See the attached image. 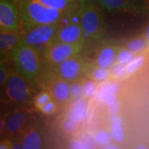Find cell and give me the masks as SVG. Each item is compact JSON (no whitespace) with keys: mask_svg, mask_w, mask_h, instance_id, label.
Returning <instances> with one entry per match:
<instances>
[{"mask_svg":"<svg viewBox=\"0 0 149 149\" xmlns=\"http://www.w3.org/2000/svg\"><path fill=\"white\" fill-rule=\"evenodd\" d=\"M24 77L16 74L9 77L5 85V95L9 101L23 103L31 97V89Z\"/></svg>","mask_w":149,"mask_h":149,"instance_id":"6","label":"cell"},{"mask_svg":"<svg viewBox=\"0 0 149 149\" xmlns=\"http://www.w3.org/2000/svg\"><path fill=\"white\" fill-rule=\"evenodd\" d=\"M111 74V69L96 66L95 68L91 70L89 77L95 81H101L109 79Z\"/></svg>","mask_w":149,"mask_h":149,"instance_id":"18","label":"cell"},{"mask_svg":"<svg viewBox=\"0 0 149 149\" xmlns=\"http://www.w3.org/2000/svg\"><path fill=\"white\" fill-rule=\"evenodd\" d=\"M100 6L109 12L117 13L135 8L133 0H97Z\"/></svg>","mask_w":149,"mask_h":149,"instance_id":"15","label":"cell"},{"mask_svg":"<svg viewBox=\"0 0 149 149\" xmlns=\"http://www.w3.org/2000/svg\"><path fill=\"white\" fill-rule=\"evenodd\" d=\"M107 103L110 111L113 113H117L120 111V104L115 95H112L107 99Z\"/></svg>","mask_w":149,"mask_h":149,"instance_id":"25","label":"cell"},{"mask_svg":"<svg viewBox=\"0 0 149 149\" xmlns=\"http://www.w3.org/2000/svg\"><path fill=\"white\" fill-rule=\"evenodd\" d=\"M20 31L1 29L0 31V52L1 59H4L12 53L13 48L22 39Z\"/></svg>","mask_w":149,"mask_h":149,"instance_id":"11","label":"cell"},{"mask_svg":"<svg viewBox=\"0 0 149 149\" xmlns=\"http://www.w3.org/2000/svg\"><path fill=\"white\" fill-rule=\"evenodd\" d=\"M59 29L58 23L37 26L29 30L19 42L33 47L47 44L55 40Z\"/></svg>","mask_w":149,"mask_h":149,"instance_id":"4","label":"cell"},{"mask_svg":"<svg viewBox=\"0 0 149 149\" xmlns=\"http://www.w3.org/2000/svg\"><path fill=\"white\" fill-rule=\"evenodd\" d=\"M144 61V57L143 56L139 55L137 56L136 57H134L133 60H132L129 64L126 65V69L127 72L129 73L134 72L136 70L138 69L139 68L142 66Z\"/></svg>","mask_w":149,"mask_h":149,"instance_id":"24","label":"cell"},{"mask_svg":"<svg viewBox=\"0 0 149 149\" xmlns=\"http://www.w3.org/2000/svg\"><path fill=\"white\" fill-rule=\"evenodd\" d=\"M76 123L77 122H74V121L69 120V119H68V121L65 122L64 128L66 130H69V131H70V130H72L74 128V127H75Z\"/></svg>","mask_w":149,"mask_h":149,"instance_id":"32","label":"cell"},{"mask_svg":"<svg viewBox=\"0 0 149 149\" xmlns=\"http://www.w3.org/2000/svg\"><path fill=\"white\" fill-rule=\"evenodd\" d=\"M12 148H15V149H22L24 148V144H23V141L22 140L20 141H15L14 144H12Z\"/></svg>","mask_w":149,"mask_h":149,"instance_id":"34","label":"cell"},{"mask_svg":"<svg viewBox=\"0 0 149 149\" xmlns=\"http://www.w3.org/2000/svg\"><path fill=\"white\" fill-rule=\"evenodd\" d=\"M112 138L111 133L109 132L105 131V130H101L99 131L95 135V139L97 142L100 144H105L109 142Z\"/></svg>","mask_w":149,"mask_h":149,"instance_id":"29","label":"cell"},{"mask_svg":"<svg viewBox=\"0 0 149 149\" xmlns=\"http://www.w3.org/2000/svg\"><path fill=\"white\" fill-rule=\"evenodd\" d=\"M144 146H139V147H137L138 148H146V147H143Z\"/></svg>","mask_w":149,"mask_h":149,"instance_id":"36","label":"cell"},{"mask_svg":"<svg viewBox=\"0 0 149 149\" xmlns=\"http://www.w3.org/2000/svg\"><path fill=\"white\" fill-rule=\"evenodd\" d=\"M146 39L148 40L149 42V24L148 25V26L146 28Z\"/></svg>","mask_w":149,"mask_h":149,"instance_id":"35","label":"cell"},{"mask_svg":"<svg viewBox=\"0 0 149 149\" xmlns=\"http://www.w3.org/2000/svg\"><path fill=\"white\" fill-rule=\"evenodd\" d=\"M26 117L23 112H15L9 117L5 129L11 134L19 132L25 126Z\"/></svg>","mask_w":149,"mask_h":149,"instance_id":"16","label":"cell"},{"mask_svg":"<svg viewBox=\"0 0 149 149\" xmlns=\"http://www.w3.org/2000/svg\"><path fill=\"white\" fill-rule=\"evenodd\" d=\"M51 95L50 94L49 92H43L40 93L36 100L37 105L39 108H40L42 109V108L46 104H47L50 100H51Z\"/></svg>","mask_w":149,"mask_h":149,"instance_id":"28","label":"cell"},{"mask_svg":"<svg viewBox=\"0 0 149 149\" xmlns=\"http://www.w3.org/2000/svg\"><path fill=\"white\" fill-rule=\"evenodd\" d=\"M111 74L116 77H122L126 74V72H128L127 69H126V65L118 64V63H116L111 67Z\"/></svg>","mask_w":149,"mask_h":149,"instance_id":"26","label":"cell"},{"mask_svg":"<svg viewBox=\"0 0 149 149\" xmlns=\"http://www.w3.org/2000/svg\"><path fill=\"white\" fill-rule=\"evenodd\" d=\"M50 8L66 11L71 6L74 0H37Z\"/></svg>","mask_w":149,"mask_h":149,"instance_id":"17","label":"cell"},{"mask_svg":"<svg viewBox=\"0 0 149 149\" xmlns=\"http://www.w3.org/2000/svg\"><path fill=\"white\" fill-rule=\"evenodd\" d=\"M47 87L52 98L55 102L64 104L72 97L71 84L56 73L48 79Z\"/></svg>","mask_w":149,"mask_h":149,"instance_id":"9","label":"cell"},{"mask_svg":"<svg viewBox=\"0 0 149 149\" xmlns=\"http://www.w3.org/2000/svg\"><path fill=\"white\" fill-rule=\"evenodd\" d=\"M86 70V63L77 55L66 59L62 63L53 66L57 75L68 81L77 79Z\"/></svg>","mask_w":149,"mask_h":149,"instance_id":"8","label":"cell"},{"mask_svg":"<svg viewBox=\"0 0 149 149\" xmlns=\"http://www.w3.org/2000/svg\"><path fill=\"white\" fill-rule=\"evenodd\" d=\"M117 48L113 46H106L102 48L97 56L96 66L103 67L106 68H111L113 65L116 64Z\"/></svg>","mask_w":149,"mask_h":149,"instance_id":"12","label":"cell"},{"mask_svg":"<svg viewBox=\"0 0 149 149\" xmlns=\"http://www.w3.org/2000/svg\"><path fill=\"white\" fill-rule=\"evenodd\" d=\"M22 141L25 149H40L43 146L42 135L33 126L28 128L24 132Z\"/></svg>","mask_w":149,"mask_h":149,"instance_id":"14","label":"cell"},{"mask_svg":"<svg viewBox=\"0 0 149 149\" xmlns=\"http://www.w3.org/2000/svg\"><path fill=\"white\" fill-rule=\"evenodd\" d=\"M21 26V19L17 5L12 0H0L1 29L20 31Z\"/></svg>","mask_w":149,"mask_h":149,"instance_id":"7","label":"cell"},{"mask_svg":"<svg viewBox=\"0 0 149 149\" xmlns=\"http://www.w3.org/2000/svg\"><path fill=\"white\" fill-rule=\"evenodd\" d=\"M8 72L7 70V68L3 65L2 63H1L0 66V84L1 86H5L8 81Z\"/></svg>","mask_w":149,"mask_h":149,"instance_id":"30","label":"cell"},{"mask_svg":"<svg viewBox=\"0 0 149 149\" xmlns=\"http://www.w3.org/2000/svg\"><path fill=\"white\" fill-rule=\"evenodd\" d=\"M22 26L27 31L37 26L59 23L65 11L46 6L37 0H17Z\"/></svg>","mask_w":149,"mask_h":149,"instance_id":"1","label":"cell"},{"mask_svg":"<svg viewBox=\"0 0 149 149\" xmlns=\"http://www.w3.org/2000/svg\"><path fill=\"white\" fill-rule=\"evenodd\" d=\"M71 95L72 97L77 99L84 96L83 84L74 82L71 84Z\"/></svg>","mask_w":149,"mask_h":149,"instance_id":"27","label":"cell"},{"mask_svg":"<svg viewBox=\"0 0 149 149\" xmlns=\"http://www.w3.org/2000/svg\"><path fill=\"white\" fill-rule=\"evenodd\" d=\"M135 56L132 51L128 49H124L118 51L117 55L116 63L127 65L133 60Z\"/></svg>","mask_w":149,"mask_h":149,"instance_id":"22","label":"cell"},{"mask_svg":"<svg viewBox=\"0 0 149 149\" xmlns=\"http://www.w3.org/2000/svg\"><path fill=\"white\" fill-rule=\"evenodd\" d=\"M55 109V104L53 100H50L47 104H46L42 108V110L43 112H44L45 113H51L54 111V110Z\"/></svg>","mask_w":149,"mask_h":149,"instance_id":"31","label":"cell"},{"mask_svg":"<svg viewBox=\"0 0 149 149\" xmlns=\"http://www.w3.org/2000/svg\"><path fill=\"white\" fill-rule=\"evenodd\" d=\"M119 86L117 84H111L107 85L101 88L98 94V99L101 101L107 100V99L112 95H115V93L118 90Z\"/></svg>","mask_w":149,"mask_h":149,"instance_id":"21","label":"cell"},{"mask_svg":"<svg viewBox=\"0 0 149 149\" xmlns=\"http://www.w3.org/2000/svg\"><path fill=\"white\" fill-rule=\"evenodd\" d=\"M112 138L117 142H121L124 139V131L121 122H114L111 127Z\"/></svg>","mask_w":149,"mask_h":149,"instance_id":"20","label":"cell"},{"mask_svg":"<svg viewBox=\"0 0 149 149\" xmlns=\"http://www.w3.org/2000/svg\"><path fill=\"white\" fill-rule=\"evenodd\" d=\"M11 55L20 73L29 81H36L40 74V62L35 47L19 42Z\"/></svg>","mask_w":149,"mask_h":149,"instance_id":"3","label":"cell"},{"mask_svg":"<svg viewBox=\"0 0 149 149\" xmlns=\"http://www.w3.org/2000/svg\"><path fill=\"white\" fill-rule=\"evenodd\" d=\"M149 42L147 39L137 38L128 43L127 48L133 53H139L144 51L148 46Z\"/></svg>","mask_w":149,"mask_h":149,"instance_id":"19","label":"cell"},{"mask_svg":"<svg viewBox=\"0 0 149 149\" xmlns=\"http://www.w3.org/2000/svg\"><path fill=\"white\" fill-rule=\"evenodd\" d=\"M71 148H84L85 146L79 141H74L71 144Z\"/></svg>","mask_w":149,"mask_h":149,"instance_id":"33","label":"cell"},{"mask_svg":"<svg viewBox=\"0 0 149 149\" xmlns=\"http://www.w3.org/2000/svg\"><path fill=\"white\" fill-rule=\"evenodd\" d=\"M86 33L80 24L69 23L59 29L55 40L57 42L68 44H84Z\"/></svg>","mask_w":149,"mask_h":149,"instance_id":"10","label":"cell"},{"mask_svg":"<svg viewBox=\"0 0 149 149\" xmlns=\"http://www.w3.org/2000/svg\"><path fill=\"white\" fill-rule=\"evenodd\" d=\"M79 24L86 35L93 39L104 37L106 26L101 8L93 0H81L79 9Z\"/></svg>","mask_w":149,"mask_h":149,"instance_id":"2","label":"cell"},{"mask_svg":"<svg viewBox=\"0 0 149 149\" xmlns=\"http://www.w3.org/2000/svg\"><path fill=\"white\" fill-rule=\"evenodd\" d=\"M84 96L86 98H90L94 95L97 91V85L94 80L89 79L83 84Z\"/></svg>","mask_w":149,"mask_h":149,"instance_id":"23","label":"cell"},{"mask_svg":"<svg viewBox=\"0 0 149 149\" xmlns=\"http://www.w3.org/2000/svg\"><path fill=\"white\" fill-rule=\"evenodd\" d=\"M82 48V44L56 42L48 48L45 54V58L53 66H57L66 59L77 55Z\"/></svg>","mask_w":149,"mask_h":149,"instance_id":"5","label":"cell"},{"mask_svg":"<svg viewBox=\"0 0 149 149\" xmlns=\"http://www.w3.org/2000/svg\"><path fill=\"white\" fill-rule=\"evenodd\" d=\"M85 98L81 97L75 99V101L68 112V119L75 122H82L85 120L88 112V103Z\"/></svg>","mask_w":149,"mask_h":149,"instance_id":"13","label":"cell"}]
</instances>
